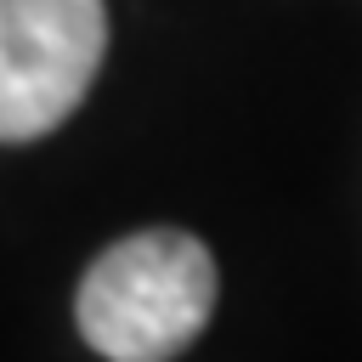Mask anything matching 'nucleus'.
I'll return each mask as SVG.
<instances>
[{"label":"nucleus","instance_id":"f03ea898","mask_svg":"<svg viewBox=\"0 0 362 362\" xmlns=\"http://www.w3.org/2000/svg\"><path fill=\"white\" fill-rule=\"evenodd\" d=\"M107 57L102 0H0V141L51 136Z\"/></svg>","mask_w":362,"mask_h":362},{"label":"nucleus","instance_id":"f257e3e1","mask_svg":"<svg viewBox=\"0 0 362 362\" xmlns=\"http://www.w3.org/2000/svg\"><path fill=\"white\" fill-rule=\"evenodd\" d=\"M215 311V255L175 226H141L102 249L79 283L74 317L107 362H170Z\"/></svg>","mask_w":362,"mask_h":362}]
</instances>
